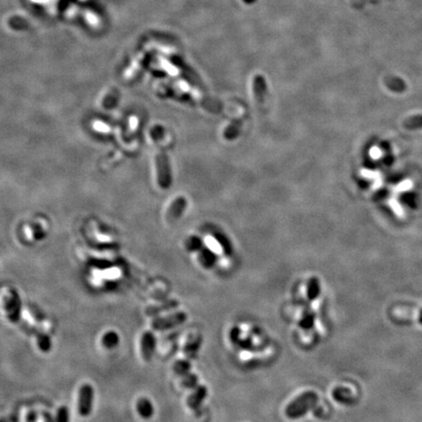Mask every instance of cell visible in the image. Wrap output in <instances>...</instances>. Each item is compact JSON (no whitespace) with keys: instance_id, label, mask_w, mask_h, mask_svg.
<instances>
[{"instance_id":"1","label":"cell","mask_w":422,"mask_h":422,"mask_svg":"<svg viewBox=\"0 0 422 422\" xmlns=\"http://www.w3.org/2000/svg\"><path fill=\"white\" fill-rule=\"evenodd\" d=\"M319 396L313 391L302 393L291 402L286 408V415L290 419H298L306 415L318 404Z\"/></svg>"},{"instance_id":"2","label":"cell","mask_w":422,"mask_h":422,"mask_svg":"<svg viewBox=\"0 0 422 422\" xmlns=\"http://www.w3.org/2000/svg\"><path fill=\"white\" fill-rule=\"evenodd\" d=\"M3 306L9 321L11 323H18L21 318L22 303L16 291L8 290L3 298Z\"/></svg>"},{"instance_id":"3","label":"cell","mask_w":422,"mask_h":422,"mask_svg":"<svg viewBox=\"0 0 422 422\" xmlns=\"http://www.w3.org/2000/svg\"><path fill=\"white\" fill-rule=\"evenodd\" d=\"M156 168L158 184L162 189H168L171 185V171L168 158L165 153L161 152L156 157Z\"/></svg>"},{"instance_id":"4","label":"cell","mask_w":422,"mask_h":422,"mask_svg":"<svg viewBox=\"0 0 422 422\" xmlns=\"http://www.w3.org/2000/svg\"><path fill=\"white\" fill-rule=\"evenodd\" d=\"M187 320V315L185 312H176L171 315L155 319L152 322V328L155 330L163 331L173 329L184 324Z\"/></svg>"},{"instance_id":"5","label":"cell","mask_w":422,"mask_h":422,"mask_svg":"<svg viewBox=\"0 0 422 422\" xmlns=\"http://www.w3.org/2000/svg\"><path fill=\"white\" fill-rule=\"evenodd\" d=\"M94 390L89 384L81 386L78 395V411L81 416H88L92 410Z\"/></svg>"},{"instance_id":"6","label":"cell","mask_w":422,"mask_h":422,"mask_svg":"<svg viewBox=\"0 0 422 422\" xmlns=\"http://www.w3.org/2000/svg\"><path fill=\"white\" fill-rule=\"evenodd\" d=\"M157 347L156 337L153 332L146 331L141 338V355L146 362H151Z\"/></svg>"},{"instance_id":"7","label":"cell","mask_w":422,"mask_h":422,"mask_svg":"<svg viewBox=\"0 0 422 422\" xmlns=\"http://www.w3.org/2000/svg\"><path fill=\"white\" fill-rule=\"evenodd\" d=\"M187 205V202L184 198H178L176 199L168 207L167 213H166V219L169 222L176 221L184 212Z\"/></svg>"},{"instance_id":"8","label":"cell","mask_w":422,"mask_h":422,"mask_svg":"<svg viewBox=\"0 0 422 422\" xmlns=\"http://www.w3.org/2000/svg\"><path fill=\"white\" fill-rule=\"evenodd\" d=\"M206 396H207V388L204 385L198 386L196 390L188 398L187 404L190 406V408L197 409L201 406V404H202Z\"/></svg>"},{"instance_id":"9","label":"cell","mask_w":422,"mask_h":422,"mask_svg":"<svg viewBox=\"0 0 422 422\" xmlns=\"http://www.w3.org/2000/svg\"><path fill=\"white\" fill-rule=\"evenodd\" d=\"M267 93V85L264 77L262 75H255L253 79V94L255 101L259 104L264 102L265 96Z\"/></svg>"},{"instance_id":"10","label":"cell","mask_w":422,"mask_h":422,"mask_svg":"<svg viewBox=\"0 0 422 422\" xmlns=\"http://www.w3.org/2000/svg\"><path fill=\"white\" fill-rule=\"evenodd\" d=\"M136 408L139 415L144 419H150L155 412L152 402L147 398H141L136 404Z\"/></svg>"},{"instance_id":"11","label":"cell","mask_w":422,"mask_h":422,"mask_svg":"<svg viewBox=\"0 0 422 422\" xmlns=\"http://www.w3.org/2000/svg\"><path fill=\"white\" fill-rule=\"evenodd\" d=\"M202 337L201 335L193 336L188 340L184 347V353L189 359H195L202 347Z\"/></svg>"},{"instance_id":"12","label":"cell","mask_w":422,"mask_h":422,"mask_svg":"<svg viewBox=\"0 0 422 422\" xmlns=\"http://www.w3.org/2000/svg\"><path fill=\"white\" fill-rule=\"evenodd\" d=\"M178 302L176 300H169L166 301L161 305H157V306H151L149 308H147L146 310V314L149 316H157L160 315L162 312H166V311H170L173 310L175 308L178 307Z\"/></svg>"},{"instance_id":"13","label":"cell","mask_w":422,"mask_h":422,"mask_svg":"<svg viewBox=\"0 0 422 422\" xmlns=\"http://www.w3.org/2000/svg\"><path fill=\"white\" fill-rule=\"evenodd\" d=\"M321 294V287H320V280L318 277L313 276L309 279L308 287H307V296L308 299L311 301L316 300Z\"/></svg>"},{"instance_id":"14","label":"cell","mask_w":422,"mask_h":422,"mask_svg":"<svg viewBox=\"0 0 422 422\" xmlns=\"http://www.w3.org/2000/svg\"><path fill=\"white\" fill-rule=\"evenodd\" d=\"M118 343H119V336L113 330L107 331L102 337V344L107 349H113L118 345Z\"/></svg>"},{"instance_id":"15","label":"cell","mask_w":422,"mask_h":422,"mask_svg":"<svg viewBox=\"0 0 422 422\" xmlns=\"http://www.w3.org/2000/svg\"><path fill=\"white\" fill-rule=\"evenodd\" d=\"M36 335H37V340L38 348L42 352H48L51 349V346H52L50 337L46 333H44V332H42L40 330H37L36 332Z\"/></svg>"},{"instance_id":"16","label":"cell","mask_w":422,"mask_h":422,"mask_svg":"<svg viewBox=\"0 0 422 422\" xmlns=\"http://www.w3.org/2000/svg\"><path fill=\"white\" fill-rule=\"evenodd\" d=\"M191 367V363L188 360H179L173 365V370L179 376H185L190 373Z\"/></svg>"},{"instance_id":"17","label":"cell","mask_w":422,"mask_h":422,"mask_svg":"<svg viewBox=\"0 0 422 422\" xmlns=\"http://www.w3.org/2000/svg\"><path fill=\"white\" fill-rule=\"evenodd\" d=\"M333 398L335 401L342 403V404H349L351 403V396L348 392V390L344 389V388H336L334 389L333 393Z\"/></svg>"},{"instance_id":"18","label":"cell","mask_w":422,"mask_h":422,"mask_svg":"<svg viewBox=\"0 0 422 422\" xmlns=\"http://www.w3.org/2000/svg\"><path fill=\"white\" fill-rule=\"evenodd\" d=\"M315 319H316V315L314 312H306L303 317L301 318L300 322H299V326L303 329V330H311L315 324Z\"/></svg>"},{"instance_id":"19","label":"cell","mask_w":422,"mask_h":422,"mask_svg":"<svg viewBox=\"0 0 422 422\" xmlns=\"http://www.w3.org/2000/svg\"><path fill=\"white\" fill-rule=\"evenodd\" d=\"M199 384V377L195 373H188L185 376H183V379L181 381V385L184 388L187 389H194L197 388Z\"/></svg>"},{"instance_id":"20","label":"cell","mask_w":422,"mask_h":422,"mask_svg":"<svg viewBox=\"0 0 422 422\" xmlns=\"http://www.w3.org/2000/svg\"><path fill=\"white\" fill-rule=\"evenodd\" d=\"M118 97V92L116 90H112L104 100V107L105 108H110L115 104V101Z\"/></svg>"},{"instance_id":"21","label":"cell","mask_w":422,"mask_h":422,"mask_svg":"<svg viewBox=\"0 0 422 422\" xmlns=\"http://www.w3.org/2000/svg\"><path fill=\"white\" fill-rule=\"evenodd\" d=\"M56 422H69V410L66 406L59 408L57 412Z\"/></svg>"},{"instance_id":"22","label":"cell","mask_w":422,"mask_h":422,"mask_svg":"<svg viewBox=\"0 0 422 422\" xmlns=\"http://www.w3.org/2000/svg\"><path fill=\"white\" fill-rule=\"evenodd\" d=\"M230 338L231 341L235 344L239 343L240 340V330L238 327H234L230 332Z\"/></svg>"},{"instance_id":"23","label":"cell","mask_w":422,"mask_h":422,"mask_svg":"<svg viewBox=\"0 0 422 422\" xmlns=\"http://www.w3.org/2000/svg\"><path fill=\"white\" fill-rule=\"evenodd\" d=\"M239 343H240V344H239L242 349H245V350H249V349H251L252 348V343H251V341H249L248 339H245V340H242V341H239Z\"/></svg>"}]
</instances>
